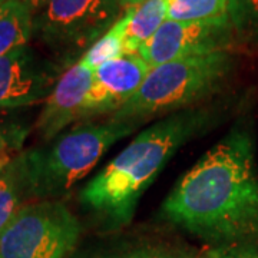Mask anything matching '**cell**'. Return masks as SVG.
Segmentation results:
<instances>
[{"instance_id":"2e32d148","label":"cell","mask_w":258,"mask_h":258,"mask_svg":"<svg viewBox=\"0 0 258 258\" xmlns=\"http://www.w3.org/2000/svg\"><path fill=\"white\" fill-rule=\"evenodd\" d=\"M232 30L245 40L258 39V0H228Z\"/></svg>"},{"instance_id":"7c38bea8","label":"cell","mask_w":258,"mask_h":258,"mask_svg":"<svg viewBox=\"0 0 258 258\" xmlns=\"http://www.w3.org/2000/svg\"><path fill=\"white\" fill-rule=\"evenodd\" d=\"M29 200L23 154L10 158L0 169V234Z\"/></svg>"},{"instance_id":"30bf717a","label":"cell","mask_w":258,"mask_h":258,"mask_svg":"<svg viewBox=\"0 0 258 258\" xmlns=\"http://www.w3.org/2000/svg\"><path fill=\"white\" fill-rule=\"evenodd\" d=\"M47 81L26 49L0 57V108L29 106L47 98Z\"/></svg>"},{"instance_id":"277c9868","label":"cell","mask_w":258,"mask_h":258,"mask_svg":"<svg viewBox=\"0 0 258 258\" xmlns=\"http://www.w3.org/2000/svg\"><path fill=\"white\" fill-rule=\"evenodd\" d=\"M227 50L192 56L151 68L139 91L111 118L144 120L189 109L221 88L231 72Z\"/></svg>"},{"instance_id":"3957f363","label":"cell","mask_w":258,"mask_h":258,"mask_svg":"<svg viewBox=\"0 0 258 258\" xmlns=\"http://www.w3.org/2000/svg\"><path fill=\"white\" fill-rule=\"evenodd\" d=\"M142 120L109 118L82 123L47 148L23 154L29 200H56L92 171L108 149L131 135Z\"/></svg>"},{"instance_id":"ac0fdd59","label":"cell","mask_w":258,"mask_h":258,"mask_svg":"<svg viewBox=\"0 0 258 258\" xmlns=\"http://www.w3.org/2000/svg\"><path fill=\"white\" fill-rule=\"evenodd\" d=\"M19 2L23 3L25 6H28L29 9L32 10V13L36 16L37 13L46 6V3L49 0H19Z\"/></svg>"},{"instance_id":"d6986e66","label":"cell","mask_w":258,"mask_h":258,"mask_svg":"<svg viewBox=\"0 0 258 258\" xmlns=\"http://www.w3.org/2000/svg\"><path fill=\"white\" fill-rule=\"evenodd\" d=\"M120 2V8L123 10L132 9V8H138L139 5H142L144 2L147 0H119Z\"/></svg>"},{"instance_id":"44dd1931","label":"cell","mask_w":258,"mask_h":258,"mask_svg":"<svg viewBox=\"0 0 258 258\" xmlns=\"http://www.w3.org/2000/svg\"><path fill=\"white\" fill-rule=\"evenodd\" d=\"M9 161H10L9 158H0V169H2L3 166L6 165V164H8Z\"/></svg>"},{"instance_id":"ffe728a7","label":"cell","mask_w":258,"mask_h":258,"mask_svg":"<svg viewBox=\"0 0 258 258\" xmlns=\"http://www.w3.org/2000/svg\"><path fill=\"white\" fill-rule=\"evenodd\" d=\"M6 149H8V142H6V138L3 137V132L0 128V158H8L6 157Z\"/></svg>"},{"instance_id":"9a60e30c","label":"cell","mask_w":258,"mask_h":258,"mask_svg":"<svg viewBox=\"0 0 258 258\" xmlns=\"http://www.w3.org/2000/svg\"><path fill=\"white\" fill-rule=\"evenodd\" d=\"M228 19V0H168V19L204 22Z\"/></svg>"},{"instance_id":"7402d4cb","label":"cell","mask_w":258,"mask_h":258,"mask_svg":"<svg viewBox=\"0 0 258 258\" xmlns=\"http://www.w3.org/2000/svg\"><path fill=\"white\" fill-rule=\"evenodd\" d=\"M5 2H6V0H0V5H2V3H5Z\"/></svg>"},{"instance_id":"8992f818","label":"cell","mask_w":258,"mask_h":258,"mask_svg":"<svg viewBox=\"0 0 258 258\" xmlns=\"http://www.w3.org/2000/svg\"><path fill=\"white\" fill-rule=\"evenodd\" d=\"M119 0H49L35 32L59 52H86L120 19Z\"/></svg>"},{"instance_id":"52a82bcc","label":"cell","mask_w":258,"mask_h":258,"mask_svg":"<svg viewBox=\"0 0 258 258\" xmlns=\"http://www.w3.org/2000/svg\"><path fill=\"white\" fill-rule=\"evenodd\" d=\"M232 32L230 19L204 22L165 20L138 53L149 68H155L172 60L225 50Z\"/></svg>"},{"instance_id":"603a6c76","label":"cell","mask_w":258,"mask_h":258,"mask_svg":"<svg viewBox=\"0 0 258 258\" xmlns=\"http://www.w3.org/2000/svg\"><path fill=\"white\" fill-rule=\"evenodd\" d=\"M254 258H258V257H254Z\"/></svg>"},{"instance_id":"9c48e42d","label":"cell","mask_w":258,"mask_h":258,"mask_svg":"<svg viewBox=\"0 0 258 258\" xmlns=\"http://www.w3.org/2000/svg\"><path fill=\"white\" fill-rule=\"evenodd\" d=\"M92 81L93 71L81 60L60 75L37 118L36 131L42 139L49 142L71 123L82 120L83 106Z\"/></svg>"},{"instance_id":"6da1fadb","label":"cell","mask_w":258,"mask_h":258,"mask_svg":"<svg viewBox=\"0 0 258 258\" xmlns=\"http://www.w3.org/2000/svg\"><path fill=\"white\" fill-rule=\"evenodd\" d=\"M195 235L231 240L258 231V169L247 129L234 128L185 174L162 204Z\"/></svg>"},{"instance_id":"7a4b0ae2","label":"cell","mask_w":258,"mask_h":258,"mask_svg":"<svg viewBox=\"0 0 258 258\" xmlns=\"http://www.w3.org/2000/svg\"><path fill=\"white\" fill-rule=\"evenodd\" d=\"M215 113L189 108L142 131L81 192V201L116 225L128 224L141 197L178 149L211 126Z\"/></svg>"},{"instance_id":"4fadbf2b","label":"cell","mask_w":258,"mask_h":258,"mask_svg":"<svg viewBox=\"0 0 258 258\" xmlns=\"http://www.w3.org/2000/svg\"><path fill=\"white\" fill-rule=\"evenodd\" d=\"M166 19L168 0H147L138 8H132L125 35V55L138 53L139 49L157 33Z\"/></svg>"},{"instance_id":"e0dca14e","label":"cell","mask_w":258,"mask_h":258,"mask_svg":"<svg viewBox=\"0 0 258 258\" xmlns=\"http://www.w3.org/2000/svg\"><path fill=\"white\" fill-rule=\"evenodd\" d=\"M89 258H198L186 251L181 249L168 248V247H138V248L126 249V251H119L113 254H106V255H96V257Z\"/></svg>"},{"instance_id":"8fae6325","label":"cell","mask_w":258,"mask_h":258,"mask_svg":"<svg viewBox=\"0 0 258 258\" xmlns=\"http://www.w3.org/2000/svg\"><path fill=\"white\" fill-rule=\"evenodd\" d=\"M35 32V15L19 0L0 5V57L26 49Z\"/></svg>"},{"instance_id":"ba28073f","label":"cell","mask_w":258,"mask_h":258,"mask_svg":"<svg viewBox=\"0 0 258 258\" xmlns=\"http://www.w3.org/2000/svg\"><path fill=\"white\" fill-rule=\"evenodd\" d=\"M149 64L139 53H128L101 64L93 72L82 120L99 115H113L138 92L149 74Z\"/></svg>"},{"instance_id":"5b68a950","label":"cell","mask_w":258,"mask_h":258,"mask_svg":"<svg viewBox=\"0 0 258 258\" xmlns=\"http://www.w3.org/2000/svg\"><path fill=\"white\" fill-rule=\"evenodd\" d=\"M81 231L74 212L59 200L25 204L0 234V258H66Z\"/></svg>"},{"instance_id":"5bb4252c","label":"cell","mask_w":258,"mask_h":258,"mask_svg":"<svg viewBox=\"0 0 258 258\" xmlns=\"http://www.w3.org/2000/svg\"><path fill=\"white\" fill-rule=\"evenodd\" d=\"M129 19H131V9L125 10V13L120 16L119 20L101 39H98L83 53L79 60L95 72L101 64L125 55V35H126Z\"/></svg>"}]
</instances>
